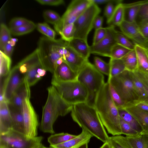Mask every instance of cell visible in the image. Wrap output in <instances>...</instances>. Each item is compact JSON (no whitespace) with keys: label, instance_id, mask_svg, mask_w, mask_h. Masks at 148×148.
<instances>
[{"label":"cell","instance_id":"52","mask_svg":"<svg viewBox=\"0 0 148 148\" xmlns=\"http://www.w3.org/2000/svg\"><path fill=\"white\" fill-rule=\"evenodd\" d=\"M103 19L102 16H97L95 18L93 23V28L97 30L102 27Z\"/></svg>","mask_w":148,"mask_h":148},{"label":"cell","instance_id":"6","mask_svg":"<svg viewBox=\"0 0 148 148\" xmlns=\"http://www.w3.org/2000/svg\"><path fill=\"white\" fill-rule=\"evenodd\" d=\"M64 42L62 39L53 40L46 36L40 38L37 48L43 68L46 71L53 73L57 66V61L62 58L59 50Z\"/></svg>","mask_w":148,"mask_h":148},{"label":"cell","instance_id":"49","mask_svg":"<svg viewBox=\"0 0 148 148\" xmlns=\"http://www.w3.org/2000/svg\"><path fill=\"white\" fill-rule=\"evenodd\" d=\"M36 1L42 5L53 6L58 5L64 3L63 0H36Z\"/></svg>","mask_w":148,"mask_h":148},{"label":"cell","instance_id":"46","mask_svg":"<svg viewBox=\"0 0 148 148\" xmlns=\"http://www.w3.org/2000/svg\"><path fill=\"white\" fill-rule=\"evenodd\" d=\"M107 27L101 28L96 30L95 32L92 45H95L102 40L106 36Z\"/></svg>","mask_w":148,"mask_h":148},{"label":"cell","instance_id":"36","mask_svg":"<svg viewBox=\"0 0 148 148\" xmlns=\"http://www.w3.org/2000/svg\"><path fill=\"white\" fill-rule=\"evenodd\" d=\"M11 33L10 28L4 23L0 24V49L2 51L6 44L11 38Z\"/></svg>","mask_w":148,"mask_h":148},{"label":"cell","instance_id":"31","mask_svg":"<svg viewBox=\"0 0 148 148\" xmlns=\"http://www.w3.org/2000/svg\"><path fill=\"white\" fill-rule=\"evenodd\" d=\"M130 73L135 89L140 101H144L148 103V97L142 83L133 72H130Z\"/></svg>","mask_w":148,"mask_h":148},{"label":"cell","instance_id":"8","mask_svg":"<svg viewBox=\"0 0 148 148\" xmlns=\"http://www.w3.org/2000/svg\"><path fill=\"white\" fill-rule=\"evenodd\" d=\"M101 11V9L97 5L92 3L74 23V38L87 41L88 34L93 28L94 20Z\"/></svg>","mask_w":148,"mask_h":148},{"label":"cell","instance_id":"10","mask_svg":"<svg viewBox=\"0 0 148 148\" xmlns=\"http://www.w3.org/2000/svg\"><path fill=\"white\" fill-rule=\"evenodd\" d=\"M26 98L23 101L22 108L25 135L29 138L37 137L38 121L37 115L30 101Z\"/></svg>","mask_w":148,"mask_h":148},{"label":"cell","instance_id":"59","mask_svg":"<svg viewBox=\"0 0 148 148\" xmlns=\"http://www.w3.org/2000/svg\"><path fill=\"white\" fill-rule=\"evenodd\" d=\"M33 148H53L51 147H48L44 146L41 143H39L36 145Z\"/></svg>","mask_w":148,"mask_h":148},{"label":"cell","instance_id":"62","mask_svg":"<svg viewBox=\"0 0 148 148\" xmlns=\"http://www.w3.org/2000/svg\"><path fill=\"white\" fill-rule=\"evenodd\" d=\"M145 47L146 48L148 51V42L147 43L146 45L145 46Z\"/></svg>","mask_w":148,"mask_h":148},{"label":"cell","instance_id":"34","mask_svg":"<svg viewBox=\"0 0 148 148\" xmlns=\"http://www.w3.org/2000/svg\"><path fill=\"white\" fill-rule=\"evenodd\" d=\"M108 142L111 148H132L126 137L120 135L109 137Z\"/></svg>","mask_w":148,"mask_h":148},{"label":"cell","instance_id":"54","mask_svg":"<svg viewBox=\"0 0 148 148\" xmlns=\"http://www.w3.org/2000/svg\"><path fill=\"white\" fill-rule=\"evenodd\" d=\"M14 49V47L12 46L8 42L5 46L3 51L7 56L10 57Z\"/></svg>","mask_w":148,"mask_h":148},{"label":"cell","instance_id":"11","mask_svg":"<svg viewBox=\"0 0 148 148\" xmlns=\"http://www.w3.org/2000/svg\"><path fill=\"white\" fill-rule=\"evenodd\" d=\"M25 74L20 72L16 65L10 70L0 89L2 90L5 100L8 103L14 93L24 80Z\"/></svg>","mask_w":148,"mask_h":148},{"label":"cell","instance_id":"56","mask_svg":"<svg viewBox=\"0 0 148 148\" xmlns=\"http://www.w3.org/2000/svg\"><path fill=\"white\" fill-rule=\"evenodd\" d=\"M56 34L55 32L49 27L45 36L49 39L53 40H55Z\"/></svg>","mask_w":148,"mask_h":148},{"label":"cell","instance_id":"25","mask_svg":"<svg viewBox=\"0 0 148 148\" xmlns=\"http://www.w3.org/2000/svg\"><path fill=\"white\" fill-rule=\"evenodd\" d=\"M144 1L127 4H123L124 21L130 23H135L139 8Z\"/></svg>","mask_w":148,"mask_h":148},{"label":"cell","instance_id":"60","mask_svg":"<svg viewBox=\"0 0 148 148\" xmlns=\"http://www.w3.org/2000/svg\"><path fill=\"white\" fill-rule=\"evenodd\" d=\"M99 148H111V147L108 141L104 143Z\"/></svg>","mask_w":148,"mask_h":148},{"label":"cell","instance_id":"28","mask_svg":"<svg viewBox=\"0 0 148 148\" xmlns=\"http://www.w3.org/2000/svg\"><path fill=\"white\" fill-rule=\"evenodd\" d=\"M109 63L110 71L108 79L121 74L126 70L125 64L122 59L110 58Z\"/></svg>","mask_w":148,"mask_h":148},{"label":"cell","instance_id":"27","mask_svg":"<svg viewBox=\"0 0 148 148\" xmlns=\"http://www.w3.org/2000/svg\"><path fill=\"white\" fill-rule=\"evenodd\" d=\"M126 137L132 148H148V134Z\"/></svg>","mask_w":148,"mask_h":148},{"label":"cell","instance_id":"61","mask_svg":"<svg viewBox=\"0 0 148 148\" xmlns=\"http://www.w3.org/2000/svg\"><path fill=\"white\" fill-rule=\"evenodd\" d=\"M144 87L146 91L147 95L148 97V87L143 83Z\"/></svg>","mask_w":148,"mask_h":148},{"label":"cell","instance_id":"15","mask_svg":"<svg viewBox=\"0 0 148 148\" xmlns=\"http://www.w3.org/2000/svg\"><path fill=\"white\" fill-rule=\"evenodd\" d=\"M119 27L121 32L135 44L145 47L148 42L141 34L139 27L135 22L124 21Z\"/></svg>","mask_w":148,"mask_h":148},{"label":"cell","instance_id":"39","mask_svg":"<svg viewBox=\"0 0 148 148\" xmlns=\"http://www.w3.org/2000/svg\"><path fill=\"white\" fill-rule=\"evenodd\" d=\"M36 27V25L32 21L29 24L10 29L11 34L15 36H20L32 32Z\"/></svg>","mask_w":148,"mask_h":148},{"label":"cell","instance_id":"7","mask_svg":"<svg viewBox=\"0 0 148 148\" xmlns=\"http://www.w3.org/2000/svg\"><path fill=\"white\" fill-rule=\"evenodd\" d=\"M108 82L119 95L126 104V107L134 106L140 101L135 89L130 72L126 70L121 74L108 79Z\"/></svg>","mask_w":148,"mask_h":148},{"label":"cell","instance_id":"4","mask_svg":"<svg viewBox=\"0 0 148 148\" xmlns=\"http://www.w3.org/2000/svg\"><path fill=\"white\" fill-rule=\"evenodd\" d=\"M77 80L83 84L88 90V96L86 102L95 107L97 95L105 83L103 75L88 60L78 73Z\"/></svg>","mask_w":148,"mask_h":148},{"label":"cell","instance_id":"22","mask_svg":"<svg viewBox=\"0 0 148 148\" xmlns=\"http://www.w3.org/2000/svg\"><path fill=\"white\" fill-rule=\"evenodd\" d=\"M8 106L12 118V129L25 135L23 118L22 110L14 108L8 104Z\"/></svg>","mask_w":148,"mask_h":148},{"label":"cell","instance_id":"57","mask_svg":"<svg viewBox=\"0 0 148 148\" xmlns=\"http://www.w3.org/2000/svg\"><path fill=\"white\" fill-rule=\"evenodd\" d=\"M46 70L43 68H39L37 70V74L41 77L45 76L46 73Z\"/></svg>","mask_w":148,"mask_h":148},{"label":"cell","instance_id":"16","mask_svg":"<svg viewBox=\"0 0 148 148\" xmlns=\"http://www.w3.org/2000/svg\"><path fill=\"white\" fill-rule=\"evenodd\" d=\"M93 136L82 129L75 137L63 143L50 146L53 148H88V144Z\"/></svg>","mask_w":148,"mask_h":148},{"label":"cell","instance_id":"24","mask_svg":"<svg viewBox=\"0 0 148 148\" xmlns=\"http://www.w3.org/2000/svg\"><path fill=\"white\" fill-rule=\"evenodd\" d=\"M135 44L134 50L137 58L138 69L148 73V51L145 47Z\"/></svg>","mask_w":148,"mask_h":148},{"label":"cell","instance_id":"38","mask_svg":"<svg viewBox=\"0 0 148 148\" xmlns=\"http://www.w3.org/2000/svg\"><path fill=\"white\" fill-rule=\"evenodd\" d=\"M75 29L74 23L65 26L59 33L62 39L66 42H69L74 38Z\"/></svg>","mask_w":148,"mask_h":148},{"label":"cell","instance_id":"5","mask_svg":"<svg viewBox=\"0 0 148 148\" xmlns=\"http://www.w3.org/2000/svg\"><path fill=\"white\" fill-rule=\"evenodd\" d=\"M51 84L68 103L73 105L86 102L88 96V90L77 80L61 82L52 78Z\"/></svg>","mask_w":148,"mask_h":148},{"label":"cell","instance_id":"42","mask_svg":"<svg viewBox=\"0 0 148 148\" xmlns=\"http://www.w3.org/2000/svg\"><path fill=\"white\" fill-rule=\"evenodd\" d=\"M109 83L110 94L115 104L118 108H125L127 107L126 104L113 86Z\"/></svg>","mask_w":148,"mask_h":148},{"label":"cell","instance_id":"21","mask_svg":"<svg viewBox=\"0 0 148 148\" xmlns=\"http://www.w3.org/2000/svg\"><path fill=\"white\" fill-rule=\"evenodd\" d=\"M67 45L84 58L88 60L90 53V46L87 41L82 39L74 38Z\"/></svg>","mask_w":148,"mask_h":148},{"label":"cell","instance_id":"50","mask_svg":"<svg viewBox=\"0 0 148 148\" xmlns=\"http://www.w3.org/2000/svg\"><path fill=\"white\" fill-rule=\"evenodd\" d=\"M50 26L46 23H39L36 25L38 30L45 36Z\"/></svg>","mask_w":148,"mask_h":148},{"label":"cell","instance_id":"43","mask_svg":"<svg viewBox=\"0 0 148 148\" xmlns=\"http://www.w3.org/2000/svg\"><path fill=\"white\" fill-rule=\"evenodd\" d=\"M43 16L48 22L56 25L58 24L61 21V17L56 12L50 10L45 11Z\"/></svg>","mask_w":148,"mask_h":148},{"label":"cell","instance_id":"37","mask_svg":"<svg viewBox=\"0 0 148 148\" xmlns=\"http://www.w3.org/2000/svg\"><path fill=\"white\" fill-rule=\"evenodd\" d=\"M116 38L117 44L130 50H134L135 44L121 32L116 31Z\"/></svg>","mask_w":148,"mask_h":148},{"label":"cell","instance_id":"20","mask_svg":"<svg viewBox=\"0 0 148 148\" xmlns=\"http://www.w3.org/2000/svg\"><path fill=\"white\" fill-rule=\"evenodd\" d=\"M12 120L8 103L0 102V134L12 129Z\"/></svg>","mask_w":148,"mask_h":148},{"label":"cell","instance_id":"44","mask_svg":"<svg viewBox=\"0 0 148 148\" xmlns=\"http://www.w3.org/2000/svg\"><path fill=\"white\" fill-rule=\"evenodd\" d=\"M120 123L122 134L125 135L126 136H137L140 134L120 118Z\"/></svg>","mask_w":148,"mask_h":148},{"label":"cell","instance_id":"14","mask_svg":"<svg viewBox=\"0 0 148 148\" xmlns=\"http://www.w3.org/2000/svg\"><path fill=\"white\" fill-rule=\"evenodd\" d=\"M91 4L90 0L72 1L61 17V23L63 26L74 23L77 18Z\"/></svg>","mask_w":148,"mask_h":148},{"label":"cell","instance_id":"45","mask_svg":"<svg viewBox=\"0 0 148 148\" xmlns=\"http://www.w3.org/2000/svg\"><path fill=\"white\" fill-rule=\"evenodd\" d=\"M32 22L23 18H14L10 21L9 23V28H12L24 26Z\"/></svg>","mask_w":148,"mask_h":148},{"label":"cell","instance_id":"2","mask_svg":"<svg viewBox=\"0 0 148 148\" xmlns=\"http://www.w3.org/2000/svg\"><path fill=\"white\" fill-rule=\"evenodd\" d=\"M95 107L108 132L113 136L121 134L118 108L111 97L108 82L104 84L98 92Z\"/></svg>","mask_w":148,"mask_h":148},{"label":"cell","instance_id":"33","mask_svg":"<svg viewBox=\"0 0 148 148\" xmlns=\"http://www.w3.org/2000/svg\"><path fill=\"white\" fill-rule=\"evenodd\" d=\"M135 22L138 26L148 23V0H145L141 5Z\"/></svg>","mask_w":148,"mask_h":148},{"label":"cell","instance_id":"63","mask_svg":"<svg viewBox=\"0 0 148 148\" xmlns=\"http://www.w3.org/2000/svg\"><path fill=\"white\" fill-rule=\"evenodd\" d=\"M0 148H6L3 147H0Z\"/></svg>","mask_w":148,"mask_h":148},{"label":"cell","instance_id":"3","mask_svg":"<svg viewBox=\"0 0 148 148\" xmlns=\"http://www.w3.org/2000/svg\"><path fill=\"white\" fill-rule=\"evenodd\" d=\"M47 91V99L42 108L40 129L43 132L53 134L55 133L53 125L57 118L71 111L72 105L65 101L53 86L48 87Z\"/></svg>","mask_w":148,"mask_h":148},{"label":"cell","instance_id":"47","mask_svg":"<svg viewBox=\"0 0 148 148\" xmlns=\"http://www.w3.org/2000/svg\"><path fill=\"white\" fill-rule=\"evenodd\" d=\"M114 4H118L110 3H107L105 7L104 14L106 18L107 23L109 21L111 18L114 12L116 6L117 5H114Z\"/></svg>","mask_w":148,"mask_h":148},{"label":"cell","instance_id":"17","mask_svg":"<svg viewBox=\"0 0 148 148\" xmlns=\"http://www.w3.org/2000/svg\"><path fill=\"white\" fill-rule=\"evenodd\" d=\"M30 86L24 79L23 82L15 92L8 104L15 108L22 110V105L24 99L30 98Z\"/></svg>","mask_w":148,"mask_h":148},{"label":"cell","instance_id":"19","mask_svg":"<svg viewBox=\"0 0 148 148\" xmlns=\"http://www.w3.org/2000/svg\"><path fill=\"white\" fill-rule=\"evenodd\" d=\"M68 54L63 60L71 69L77 74L85 63L88 61L80 56L72 48L70 47L66 42Z\"/></svg>","mask_w":148,"mask_h":148},{"label":"cell","instance_id":"26","mask_svg":"<svg viewBox=\"0 0 148 148\" xmlns=\"http://www.w3.org/2000/svg\"><path fill=\"white\" fill-rule=\"evenodd\" d=\"M120 118L129 125L140 134H143L144 130L137 120L124 108H118Z\"/></svg>","mask_w":148,"mask_h":148},{"label":"cell","instance_id":"53","mask_svg":"<svg viewBox=\"0 0 148 148\" xmlns=\"http://www.w3.org/2000/svg\"><path fill=\"white\" fill-rule=\"evenodd\" d=\"M138 26L141 34L148 42V23Z\"/></svg>","mask_w":148,"mask_h":148},{"label":"cell","instance_id":"9","mask_svg":"<svg viewBox=\"0 0 148 148\" xmlns=\"http://www.w3.org/2000/svg\"><path fill=\"white\" fill-rule=\"evenodd\" d=\"M43 137L38 136L29 138L25 134L12 129L7 132L0 134V147L6 148H33L41 143Z\"/></svg>","mask_w":148,"mask_h":148},{"label":"cell","instance_id":"23","mask_svg":"<svg viewBox=\"0 0 148 148\" xmlns=\"http://www.w3.org/2000/svg\"><path fill=\"white\" fill-rule=\"evenodd\" d=\"M124 108L134 117L141 126L144 130L143 134H148V112L134 106Z\"/></svg>","mask_w":148,"mask_h":148},{"label":"cell","instance_id":"51","mask_svg":"<svg viewBox=\"0 0 148 148\" xmlns=\"http://www.w3.org/2000/svg\"><path fill=\"white\" fill-rule=\"evenodd\" d=\"M92 3L96 5L108 3H115L119 4L122 3L123 1L121 0H90Z\"/></svg>","mask_w":148,"mask_h":148},{"label":"cell","instance_id":"58","mask_svg":"<svg viewBox=\"0 0 148 148\" xmlns=\"http://www.w3.org/2000/svg\"><path fill=\"white\" fill-rule=\"evenodd\" d=\"M18 40V39L16 38H12L10 40L8 41V42L12 46L14 47Z\"/></svg>","mask_w":148,"mask_h":148},{"label":"cell","instance_id":"29","mask_svg":"<svg viewBox=\"0 0 148 148\" xmlns=\"http://www.w3.org/2000/svg\"><path fill=\"white\" fill-rule=\"evenodd\" d=\"M124 21V7L123 3L117 5L115 7L113 14L107 23L110 26H119Z\"/></svg>","mask_w":148,"mask_h":148},{"label":"cell","instance_id":"30","mask_svg":"<svg viewBox=\"0 0 148 148\" xmlns=\"http://www.w3.org/2000/svg\"><path fill=\"white\" fill-rule=\"evenodd\" d=\"M121 59L124 62L126 70L134 72L138 69L137 58L135 50L130 51Z\"/></svg>","mask_w":148,"mask_h":148},{"label":"cell","instance_id":"13","mask_svg":"<svg viewBox=\"0 0 148 148\" xmlns=\"http://www.w3.org/2000/svg\"><path fill=\"white\" fill-rule=\"evenodd\" d=\"M21 61L25 64L27 69L25 79L30 87L34 85L40 80L36 77L37 69L43 68L37 48Z\"/></svg>","mask_w":148,"mask_h":148},{"label":"cell","instance_id":"32","mask_svg":"<svg viewBox=\"0 0 148 148\" xmlns=\"http://www.w3.org/2000/svg\"><path fill=\"white\" fill-rule=\"evenodd\" d=\"M76 135L66 133L53 134L48 138L50 146L61 144L76 136Z\"/></svg>","mask_w":148,"mask_h":148},{"label":"cell","instance_id":"12","mask_svg":"<svg viewBox=\"0 0 148 148\" xmlns=\"http://www.w3.org/2000/svg\"><path fill=\"white\" fill-rule=\"evenodd\" d=\"M116 32L114 27H107L105 37L97 43L90 46V53L110 58L112 48L117 44L116 38Z\"/></svg>","mask_w":148,"mask_h":148},{"label":"cell","instance_id":"35","mask_svg":"<svg viewBox=\"0 0 148 148\" xmlns=\"http://www.w3.org/2000/svg\"><path fill=\"white\" fill-rule=\"evenodd\" d=\"M11 60L0 50V75L1 77L8 75L10 71Z\"/></svg>","mask_w":148,"mask_h":148},{"label":"cell","instance_id":"18","mask_svg":"<svg viewBox=\"0 0 148 148\" xmlns=\"http://www.w3.org/2000/svg\"><path fill=\"white\" fill-rule=\"evenodd\" d=\"M53 74L52 78L58 81L69 82L77 80V74L64 61L57 66Z\"/></svg>","mask_w":148,"mask_h":148},{"label":"cell","instance_id":"48","mask_svg":"<svg viewBox=\"0 0 148 148\" xmlns=\"http://www.w3.org/2000/svg\"><path fill=\"white\" fill-rule=\"evenodd\" d=\"M133 73L143 83L148 87V73L143 72L138 69Z\"/></svg>","mask_w":148,"mask_h":148},{"label":"cell","instance_id":"55","mask_svg":"<svg viewBox=\"0 0 148 148\" xmlns=\"http://www.w3.org/2000/svg\"><path fill=\"white\" fill-rule=\"evenodd\" d=\"M139 109L148 112V103L142 101H139L134 105Z\"/></svg>","mask_w":148,"mask_h":148},{"label":"cell","instance_id":"1","mask_svg":"<svg viewBox=\"0 0 148 148\" xmlns=\"http://www.w3.org/2000/svg\"><path fill=\"white\" fill-rule=\"evenodd\" d=\"M71 117L75 123L93 136L105 143L109 137L96 108L86 102L72 105Z\"/></svg>","mask_w":148,"mask_h":148},{"label":"cell","instance_id":"41","mask_svg":"<svg viewBox=\"0 0 148 148\" xmlns=\"http://www.w3.org/2000/svg\"><path fill=\"white\" fill-rule=\"evenodd\" d=\"M94 65L96 68L101 73L108 76L110 71L109 63H107L100 58L95 57L94 59Z\"/></svg>","mask_w":148,"mask_h":148},{"label":"cell","instance_id":"40","mask_svg":"<svg viewBox=\"0 0 148 148\" xmlns=\"http://www.w3.org/2000/svg\"><path fill=\"white\" fill-rule=\"evenodd\" d=\"M131 50L117 44L112 48L110 58L114 59H121Z\"/></svg>","mask_w":148,"mask_h":148}]
</instances>
